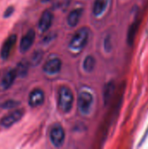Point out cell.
<instances>
[{
	"mask_svg": "<svg viewBox=\"0 0 148 149\" xmlns=\"http://www.w3.org/2000/svg\"><path fill=\"white\" fill-rule=\"evenodd\" d=\"M89 29L86 27L80 28L72 38L69 43V48L73 52H80L87 45L89 39Z\"/></svg>",
	"mask_w": 148,
	"mask_h": 149,
	"instance_id": "obj_1",
	"label": "cell"
},
{
	"mask_svg": "<svg viewBox=\"0 0 148 149\" xmlns=\"http://www.w3.org/2000/svg\"><path fill=\"white\" fill-rule=\"evenodd\" d=\"M73 101L74 97L72 90L65 86H61L58 91V107L60 110L65 113H68L72 108Z\"/></svg>",
	"mask_w": 148,
	"mask_h": 149,
	"instance_id": "obj_2",
	"label": "cell"
},
{
	"mask_svg": "<svg viewBox=\"0 0 148 149\" xmlns=\"http://www.w3.org/2000/svg\"><path fill=\"white\" fill-rule=\"evenodd\" d=\"M14 10H15V9H14L13 6H9V7L5 10V11H4V13H3V17H4V18L10 17L14 13Z\"/></svg>",
	"mask_w": 148,
	"mask_h": 149,
	"instance_id": "obj_21",
	"label": "cell"
},
{
	"mask_svg": "<svg viewBox=\"0 0 148 149\" xmlns=\"http://www.w3.org/2000/svg\"><path fill=\"white\" fill-rule=\"evenodd\" d=\"M53 21V14L50 10H45L42 15L41 17L39 19L38 22V29L40 30V31H46L50 29V27L51 26Z\"/></svg>",
	"mask_w": 148,
	"mask_h": 149,
	"instance_id": "obj_9",
	"label": "cell"
},
{
	"mask_svg": "<svg viewBox=\"0 0 148 149\" xmlns=\"http://www.w3.org/2000/svg\"><path fill=\"white\" fill-rule=\"evenodd\" d=\"M139 26H140V21L136 20L129 27V30L127 32V43L129 45H132L133 44L134 38L136 37V34L139 30Z\"/></svg>",
	"mask_w": 148,
	"mask_h": 149,
	"instance_id": "obj_15",
	"label": "cell"
},
{
	"mask_svg": "<svg viewBox=\"0 0 148 149\" xmlns=\"http://www.w3.org/2000/svg\"><path fill=\"white\" fill-rule=\"evenodd\" d=\"M65 131L61 125L56 124L54 125L50 132V140L51 144L55 148H61L65 142Z\"/></svg>",
	"mask_w": 148,
	"mask_h": 149,
	"instance_id": "obj_4",
	"label": "cell"
},
{
	"mask_svg": "<svg viewBox=\"0 0 148 149\" xmlns=\"http://www.w3.org/2000/svg\"><path fill=\"white\" fill-rule=\"evenodd\" d=\"M24 111L23 109H17L10 113L3 116L0 120V125L4 128H9L14 124L17 123L24 116Z\"/></svg>",
	"mask_w": 148,
	"mask_h": 149,
	"instance_id": "obj_5",
	"label": "cell"
},
{
	"mask_svg": "<svg viewBox=\"0 0 148 149\" xmlns=\"http://www.w3.org/2000/svg\"><path fill=\"white\" fill-rule=\"evenodd\" d=\"M95 65H96V60L94 57H92V55L86 56L83 62V69L85 70V72L88 73L92 72L94 70Z\"/></svg>",
	"mask_w": 148,
	"mask_h": 149,
	"instance_id": "obj_16",
	"label": "cell"
},
{
	"mask_svg": "<svg viewBox=\"0 0 148 149\" xmlns=\"http://www.w3.org/2000/svg\"><path fill=\"white\" fill-rule=\"evenodd\" d=\"M50 1H51V0H41L42 3H48V2H50Z\"/></svg>",
	"mask_w": 148,
	"mask_h": 149,
	"instance_id": "obj_22",
	"label": "cell"
},
{
	"mask_svg": "<svg viewBox=\"0 0 148 149\" xmlns=\"http://www.w3.org/2000/svg\"><path fill=\"white\" fill-rule=\"evenodd\" d=\"M62 67V61L58 58H54L48 60L43 66V71L48 75H55L58 73Z\"/></svg>",
	"mask_w": 148,
	"mask_h": 149,
	"instance_id": "obj_7",
	"label": "cell"
},
{
	"mask_svg": "<svg viewBox=\"0 0 148 149\" xmlns=\"http://www.w3.org/2000/svg\"><path fill=\"white\" fill-rule=\"evenodd\" d=\"M43 55L44 54H43V52L41 51H37L36 52H34V54L31 57V64L34 65H38L42 60Z\"/></svg>",
	"mask_w": 148,
	"mask_h": 149,
	"instance_id": "obj_18",
	"label": "cell"
},
{
	"mask_svg": "<svg viewBox=\"0 0 148 149\" xmlns=\"http://www.w3.org/2000/svg\"><path fill=\"white\" fill-rule=\"evenodd\" d=\"M35 31L33 30H30L26 32V34L22 38L20 41L19 48L21 52H26L28 50L31 49L35 40Z\"/></svg>",
	"mask_w": 148,
	"mask_h": 149,
	"instance_id": "obj_10",
	"label": "cell"
},
{
	"mask_svg": "<svg viewBox=\"0 0 148 149\" xmlns=\"http://www.w3.org/2000/svg\"><path fill=\"white\" fill-rule=\"evenodd\" d=\"M44 101V93L40 88L33 89L29 95L28 104L31 107H40Z\"/></svg>",
	"mask_w": 148,
	"mask_h": 149,
	"instance_id": "obj_6",
	"label": "cell"
},
{
	"mask_svg": "<svg viewBox=\"0 0 148 149\" xmlns=\"http://www.w3.org/2000/svg\"><path fill=\"white\" fill-rule=\"evenodd\" d=\"M17 72L15 69H10L6 72V74L3 77L2 81H1V87L3 90L9 89L14 83L16 78H17Z\"/></svg>",
	"mask_w": 148,
	"mask_h": 149,
	"instance_id": "obj_11",
	"label": "cell"
},
{
	"mask_svg": "<svg viewBox=\"0 0 148 149\" xmlns=\"http://www.w3.org/2000/svg\"><path fill=\"white\" fill-rule=\"evenodd\" d=\"M18 105H19L18 101L13 100H6L5 102H3L2 104V107L3 109H11V108L17 107Z\"/></svg>",
	"mask_w": 148,
	"mask_h": 149,
	"instance_id": "obj_19",
	"label": "cell"
},
{
	"mask_svg": "<svg viewBox=\"0 0 148 149\" xmlns=\"http://www.w3.org/2000/svg\"><path fill=\"white\" fill-rule=\"evenodd\" d=\"M104 47H105V50L109 52L111 50H112V43H111V38L110 37H107L105 41H104Z\"/></svg>",
	"mask_w": 148,
	"mask_h": 149,
	"instance_id": "obj_20",
	"label": "cell"
},
{
	"mask_svg": "<svg viewBox=\"0 0 148 149\" xmlns=\"http://www.w3.org/2000/svg\"><path fill=\"white\" fill-rule=\"evenodd\" d=\"M109 0H95L92 6V13L95 17H100L106 10Z\"/></svg>",
	"mask_w": 148,
	"mask_h": 149,
	"instance_id": "obj_13",
	"label": "cell"
},
{
	"mask_svg": "<svg viewBox=\"0 0 148 149\" xmlns=\"http://www.w3.org/2000/svg\"><path fill=\"white\" fill-rule=\"evenodd\" d=\"M83 14V9L78 8L72 10L67 17V23L71 27H75L79 24Z\"/></svg>",
	"mask_w": 148,
	"mask_h": 149,
	"instance_id": "obj_12",
	"label": "cell"
},
{
	"mask_svg": "<svg viewBox=\"0 0 148 149\" xmlns=\"http://www.w3.org/2000/svg\"><path fill=\"white\" fill-rule=\"evenodd\" d=\"M114 92H115V85L113 81H110L105 85L103 90V100L105 105H107L110 102V100L113 96Z\"/></svg>",
	"mask_w": 148,
	"mask_h": 149,
	"instance_id": "obj_14",
	"label": "cell"
},
{
	"mask_svg": "<svg viewBox=\"0 0 148 149\" xmlns=\"http://www.w3.org/2000/svg\"><path fill=\"white\" fill-rule=\"evenodd\" d=\"M92 105L93 95L87 91L80 92L78 98V107L80 113L83 115H88L92 110Z\"/></svg>",
	"mask_w": 148,
	"mask_h": 149,
	"instance_id": "obj_3",
	"label": "cell"
},
{
	"mask_svg": "<svg viewBox=\"0 0 148 149\" xmlns=\"http://www.w3.org/2000/svg\"><path fill=\"white\" fill-rule=\"evenodd\" d=\"M28 69H29V64L23 60L21 62H19L17 65V68L15 69L17 72V77H24L27 75L28 72Z\"/></svg>",
	"mask_w": 148,
	"mask_h": 149,
	"instance_id": "obj_17",
	"label": "cell"
},
{
	"mask_svg": "<svg viewBox=\"0 0 148 149\" xmlns=\"http://www.w3.org/2000/svg\"><path fill=\"white\" fill-rule=\"evenodd\" d=\"M16 42H17V35L12 34L7 38V39L3 44V46L0 51V56L3 59L5 60L10 57L14 46L16 45Z\"/></svg>",
	"mask_w": 148,
	"mask_h": 149,
	"instance_id": "obj_8",
	"label": "cell"
}]
</instances>
